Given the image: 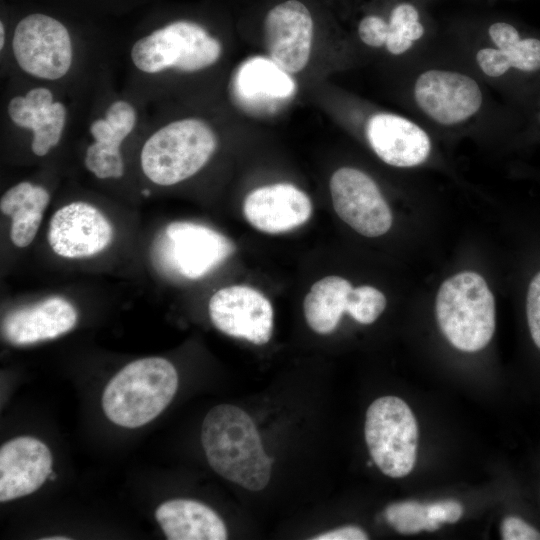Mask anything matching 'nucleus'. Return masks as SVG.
<instances>
[{"label":"nucleus","mask_w":540,"mask_h":540,"mask_svg":"<svg viewBox=\"0 0 540 540\" xmlns=\"http://www.w3.org/2000/svg\"><path fill=\"white\" fill-rule=\"evenodd\" d=\"M201 442L209 465L226 480L254 492L268 484L272 460L253 420L241 408H211L203 420Z\"/></svg>","instance_id":"obj_1"},{"label":"nucleus","mask_w":540,"mask_h":540,"mask_svg":"<svg viewBox=\"0 0 540 540\" xmlns=\"http://www.w3.org/2000/svg\"><path fill=\"white\" fill-rule=\"evenodd\" d=\"M217 146L214 131L204 121L185 118L153 133L141 151V167L153 183L170 186L196 174Z\"/></svg>","instance_id":"obj_4"},{"label":"nucleus","mask_w":540,"mask_h":540,"mask_svg":"<svg viewBox=\"0 0 540 540\" xmlns=\"http://www.w3.org/2000/svg\"><path fill=\"white\" fill-rule=\"evenodd\" d=\"M155 518L168 540H225L226 526L207 505L191 499L162 503Z\"/></svg>","instance_id":"obj_19"},{"label":"nucleus","mask_w":540,"mask_h":540,"mask_svg":"<svg viewBox=\"0 0 540 540\" xmlns=\"http://www.w3.org/2000/svg\"><path fill=\"white\" fill-rule=\"evenodd\" d=\"M351 283L339 276H327L313 284L304 302L308 326L318 334L334 331L347 311Z\"/></svg>","instance_id":"obj_21"},{"label":"nucleus","mask_w":540,"mask_h":540,"mask_svg":"<svg viewBox=\"0 0 540 540\" xmlns=\"http://www.w3.org/2000/svg\"><path fill=\"white\" fill-rule=\"evenodd\" d=\"M84 164L97 178H120L124 173V162L121 154L111 155L99 143L91 144L85 154Z\"/></svg>","instance_id":"obj_25"},{"label":"nucleus","mask_w":540,"mask_h":540,"mask_svg":"<svg viewBox=\"0 0 540 540\" xmlns=\"http://www.w3.org/2000/svg\"><path fill=\"white\" fill-rule=\"evenodd\" d=\"M488 33L497 48L502 50L514 45L521 39L517 29L505 22L492 24Z\"/></svg>","instance_id":"obj_33"},{"label":"nucleus","mask_w":540,"mask_h":540,"mask_svg":"<svg viewBox=\"0 0 540 540\" xmlns=\"http://www.w3.org/2000/svg\"><path fill=\"white\" fill-rule=\"evenodd\" d=\"M52 455L39 439L21 436L0 449V501L6 502L38 490L52 473Z\"/></svg>","instance_id":"obj_15"},{"label":"nucleus","mask_w":540,"mask_h":540,"mask_svg":"<svg viewBox=\"0 0 540 540\" xmlns=\"http://www.w3.org/2000/svg\"><path fill=\"white\" fill-rule=\"evenodd\" d=\"M295 81L271 58L246 59L233 78V92L238 104L251 113H271L295 94Z\"/></svg>","instance_id":"obj_16"},{"label":"nucleus","mask_w":540,"mask_h":540,"mask_svg":"<svg viewBox=\"0 0 540 540\" xmlns=\"http://www.w3.org/2000/svg\"><path fill=\"white\" fill-rule=\"evenodd\" d=\"M77 318V311L68 300L53 296L9 312L3 319L2 333L13 345H30L69 332Z\"/></svg>","instance_id":"obj_18"},{"label":"nucleus","mask_w":540,"mask_h":540,"mask_svg":"<svg viewBox=\"0 0 540 540\" xmlns=\"http://www.w3.org/2000/svg\"><path fill=\"white\" fill-rule=\"evenodd\" d=\"M366 137L377 156L395 167L417 166L431 151L429 136L421 127L391 113L372 115L366 125Z\"/></svg>","instance_id":"obj_17"},{"label":"nucleus","mask_w":540,"mask_h":540,"mask_svg":"<svg viewBox=\"0 0 540 540\" xmlns=\"http://www.w3.org/2000/svg\"><path fill=\"white\" fill-rule=\"evenodd\" d=\"M43 540H67V539H70L69 537H63V536H52V537H45V538H42Z\"/></svg>","instance_id":"obj_37"},{"label":"nucleus","mask_w":540,"mask_h":540,"mask_svg":"<svg viewBox=\"0 0 540 540\" xmlns=\"http://www.w3.org/2000/svg\"><path fill=\"white\" fill-rule=\"evenodd\" d=\"M414 98L427 116L442 125L466 121L482 104L481 90L473 78L438 69L428 70L417 78Z\"/></svg>","instance_id":"obj_11"},{"label":"nucleus","mask_w":540,"mask_h":540,"mask_svg":"<svg viewBox=\"0 0 540 540\" xmlns=\"http://www.w3.org/2000/svg\"><path fill=\"white\" fill-rule=\"evenodd\" d=\"M264 34L269 57L288 73L301 71L308 63L313 20L297 0L276 5L265 17Z\"/></svg>","instance_id":"obj_13"},{"label":"nucleus","mask_w":540,"mask_h":540,"mask_svg":"<svg viewBox=\"0 0 540 540\" xmlns=\"http://www.w3.org/2000/svg\"><path fill=\"white\" fill-rule=\"evenodd\" d=\"M143 193L146 194V195H148V194H149V191L144 190Z\"/></svg>","instance_id":"obj_38"},{"label":"nucleus","mask_w":540,"mask_h":540,"mask_svg":"<svg viewBox=\"0 0 540 540\" xmlns=\"http://www.w3.org/2000/svg\"><path fill=\"white\" fill-rule=\"evenodd\" d=\"M308 195L290 183H276L251 191L243 203L246 220L257 230L279 234L295 229L310 218Z\"/></svg>","instance_id":"obj_14"},{"label":"nucleus","mask_w":540,"mask_h":540,"mask_svg":"<svg viewBox=\"0 0 540 540\" xmlns=\"http://www.w3.org/2000/svg\"><path fill=\"white\" fill-rule=\"evenodd\" d=\"M25 98L30 109L37 115L48 113L54 103L52 92L43 87L31 89Z\"/></svg>","instance_id":"obj_34"},{"label":"nucleus","mask_w":540,"mask_h":540,"mask_svg":"<svg viewBox=\"0 0 540 540\" xmlns=\"http://www.w3.org/2000/svg\"><path fill=\"white\" fill-rule=\"evenodd\" d=\"M234 243L202 224L172 222L152 245L156 267L164 274L199 279L229 258Z\"/></svg>","instance_id":"obj_7"},{"label":"nucleus","mask_w":540,"mask_h":540,"mask_svg":"<svg viewBox=\"0 0 540 540\" xmlns=\"http://www.w3.org/2000/svg\"><path fill=\"white\" fill-rule=\"evenodd\" d=\"M221 51V43L202 26L190 21H176L136 41L131 49V59L145 73L168 68L194 72L214 64Z\"/></svg>","instance_id":"obj_5"},{"label":"nucleus","mask_w":540,"mask_h":540,"mask_svg":"<svg viewBox=\"0 0 540 540\" xmlns=\"http://www.w3.org/2000/svg\"><path fill=\"white\" fill-rule=\"evenodd\" d=\"M213 325L226 335L266 344L272 335L274 313L270 301L256 289L234 285L218 290L209 301Z\"/></svg>","instance_id":"obj_10"},{"label":"nucleus","mask_w":540,"mask_h":540,"mask_svg":"<svg viewBox=\"0 0 540 540\" xmlns=\"http://www.w3.org/2000/svg\"><path fill=\"white\" fill-rule=\"evenodd\" d=\"M476 60L481 70L491 77L502 76L511 68L506 54L498 48L480 49L477 52Z\"/></svg>","instance_id":"obj_29"},{"label":"nucleus","mask_w":540,"mask_h":540,"mask_svg":"<svg viewBox=\"0 0 540 540\" xmlns=\"http://www.w3.org/2000/svg\"><path fill=\"white\" fill-rule=\"evenodd\" d=\"M436 317L455 348L483 349L495 331V301L483 277L466 271L445 280L436 297Z\"/></svg>","instance_id":"obj_3"},{"label":"nucleus","mask_w":540,"mask_h":540,"mask_svg":"<svg viewBox=\"0 0 540 540\" xmlns=\"http://www.w3.org/2000/svg\"><path fill=\"white\" fill-rule=\"evenodd\" d=\"M12 49L20 68L38 78L59 79L72 64V44L66 27L44 14L28 15L17 24Z\"/></svg>","instance_id":"obj_8"},{"label":"nucleus","mask_w":540,"mask_h":540,"mask_svg":"<svg viewBox=\"0 0 540 540\" xmlns=\"http://www.w3.org/2000/svg\"><path fill=\"white\" fill-rule=\"evenodd\" d=\"M385 307L384 294L372 286L363 285L351 290L346 313L361 324H371L382 314Z\"/></svg>","instance_id":"obj_24"},{"label":"nucleus","mask_w":540,"mask_h":540,"mask_svg":"<svg viewBox=\"0 0 540 540\" xmlns=\"http://www.w3.org/2000/svg\"><path fill=\"white\" fill-rule=\"evenodd\" d=\"M4 41H5V29H4L3 23L1 22L0 23V48L1 49L4 46Z\"/></svg>","instance_id":"obj_36"},{"label":"nucleus","mask_w":540,"mask_h":540,"mask_svg":"<svg viewBox=\"0 0 540 540\" xmlns=\"http://www.w3.org/2000/svg\"><path fill=\"white\" fill-rule=\"evenodd\" d=\"M178 388L175 367L161 357L133 361L106 385L102 408L107 418L126 428L143 426L172 401Z\"/></svg>","instance_id":"obj_2"},{"label":"nucleus","mask_w":540,"mask_h":540,"mask_svg":"<svg viewBox=\"0 0 540 540\" xmlns=\"http://www.w3.org/2000/svg\"><path fill=\"white\" fill-rule=\"evenodd\" d=\"M367 533L358 526H344L312 537V540H366Z\"/></svg>","instance_id":"obj_35"},{"label":"nucleus","mask_w":540,"mask_h":540,"mask_svg":"<svg viewBox=\"0 0 540 540\" xmlns=\"http://www.w3.org/2000/svg\"><path fill=\"white\" fill-rule=\"evenodd\" d=\"M330 193L335 212L356 232L378 237L390 229L391 210L366 173L350 167L336 170L330 179Z\"/></svg>","instance_id":"obj_9"},{"label":"nucleus","mask_w":540,"mask_h":540,"mask_svg":"<svg viewBox=\"0 0 540 540\" xmlns=\"http://www.w3.org/2000/svg\"><path fill=\"white\" fill-rule=\"evenodd\" d=\"M389 32L388 23L376 15L364 17L358 26L360 39L371 47H381L386 43Z\"/></svg>","instance_id":"obj_28"},{"label":"nucleus","mask_w":540,"mask_h":540,"mask_svg":"<svg viewBox=\"0 0 540 540\" xmlns=\"http://www.w3.org/2000/svg\"><path fill=\"white\" fill-rule=\"evenodd\" d=\"M113 228L100 210L85 202H73L58 209L48 229L52 250L65 258L96 255L112 241Z\"/></svg>","instance_id":"obj_12"},{"label":"nucleus","mask_w":540,"mask_h":540,"mask_svg":"<svg viewBox=\"0 0 540 540\" xmlns=\"http://www.w3.org/2000/svg\"><path fill=\"white\" fill-rule=\"evenodd\" d=\"M430 519L440 526L443 522L454 523L463 514V507L455 500H442L427 504Z\"/></svg>","instance_id":"obj_31"},{"label":"nucleus","mask_w":540,"mask_h":540,"mask_svg":"<svg viewBox=\"0 0 540 540\" xmlns=\"http://www.w3.org/2000/svg\"><path fill=\"white\" fill-rule=\"evenodd\" d=\"M525 308L530 336L540 350V270L528 282Z\"/></svg>","instance_id":"obj_26"},{"label":"nucleus","mask_w":540,"mask_h":540,"mask_svg":"<svg viewBox=\"0 0 540 540\" xmlns=\"http://www.w3.org/2000/svg\"><path fill=\"white\" fill-rule=\"evenodd\" d=\"M501 537L504 540H540V532L521 518L507 516L501 523Z\"/></svg>","instance_id":"obj_30"},{"label":"nucleus","mask_w":540,"mask_h":540,"mask_svg":"<svg viewBox=\"0 0 540 540\" xmlns=\"http://www.w3.org/2000/svg\"><path fill=\"white\" fill-rule=\"evenodd\" d=\"M66 114L65 106L60 102H54L48 113L37 115L31 145L35 155L44 156L51 147L58 144L65 126Z\"/></svg>","instance_id":"obj_23"},{"label":"nucleus","mask_w":540,"mask_h":540,"mask_svg":"<svg viewBox=\"0 0 540 540\" xmlns=\"http://www.w3.org/2000/svg\"><path fill=\"white\" fill-rule=\"evenodd\" d=\"M8 114L10 119L20 127L33 130L36 126L37 114L30 109L25 97L12 98L8 104Z\"/></svg>","instance_id":"obj_32"},{"label":"nucleus","mask_w":540,"mask_h":540,"mask_svg":"<svg viewBox=\"0 0 540 540\" xmlns=\"http://www.w3.org/2000/svg\"><path fill=\"white\" fill-rule=\"evenodd\" d=\"M50 200L47 190L29 182H20L4 193L0 200L3 214L12 220L10 238L23 248L31 244Z\"/></svg>","instance_id":"obj_20"},{"label":"nucleus","mask_w":540,"mask_h":540,"mask_svg":"<svg viewBox=\"0 0 540 540\" xmlns=\"http://www.w3.org/2000/svg\"><path fill=\"white\" fill-rule=\"evenodd\" d=\"M387 522L401 534H415L422 530L434 531L439 525L433 522L427 504L403 501L390 504L385 509Z\"/></svg>","instance_id":"obj_22"},{"label":"nucleus","mask_w":540,"mask_h":540,"mask_svg":"<svg viewBox=\"0 0 540 540\" xmlns=\"http://www.w3.org/2000/svg\"><path fill=\"white\" fill-rule=\"evenodd\" d=\"M365 440L372 460L383 474L401 478L412 471L418 426L402 399L384 396L371 403L366 412Z\"/></svg>","instance_id":"obj_6"},{"label":"nucleus","mask_w":540,"mask_h":540,"mask_svg":"<svg viewBox=\"0 0 540 540\" xmlns=\"http://www.w3.org/2000/svg\"><path fill=\"white\" fill-rule=\"evenodd\" d=\"M105 119L114 129L117 139L122 142L135 126L136 112L131 104L119 100L109 106Z\"/></svg>","instance_id":"obj_27"}]
</instances>
